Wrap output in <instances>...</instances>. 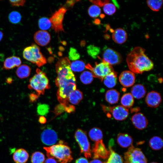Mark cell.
<instances>
[{
    "label": "cell",
    "mask_w": 163,
    "mask_h": 163,
    "mask_svg": "<svg viewBox=\"0 0 163 163\" xmlns=\"http://www.w3.org/2000/svg\"><path fill=\"white\" fill-rule=\"evenodd\" d=\"M145 51L140 47H136L127 56L126 61L129 68L134 73L142 74L154 67L153 62L145 54Z\"/></svg>",
    "instance_id": "1"
},
{
    "label": "cell",
    "mask_w": 163,
    "mask_h": 163,
    "mask_svg": "<svg viewBox=\"0 0 163 163\" xmlns=\"http://www.w3.org/2000/svg\"><path fill=\"white\" fill-rule=\"evenodd\" d=\"M48 157H52L62 163H68L73 160L70 148L63 141L60 140L56 144L44 147Z\"/></svg>",
    "instance_id": "2"
},
{
    "label": "cell",
    "mask_w": 163,
    "mask_h": 163,
    "mask_svg": "<svg viewBox=\"0 0 163 163\" xmlns=\"http://www.w3.org/2000/svg\"><path fill=\"white\" fill-rule=\"evenodd\" d=\"M36 74L30 78L28 88L34 90L39 96L44 94L45 90L49 89V80L45 72L37 68Z\"/></svg>",
    "instance_id": "3"
},
{
    "label": "cell",
    "mask_w": 163,
    "mask_h": 163,
    "mask_svg": "<svg viewBox=\"0 0 163 163\" xmlns=\"http://www.w3.org/2000/svg\"><path fill=\"white\" fill-rule=\"evenodd\" d=\"M24 58L26 60L40 67L46 63V58L41 53L39 47L36 44H32L24 50Z\"/></svg>",
    "instance_id": "4"
},
{
    "label": "cell",
    "mask_w": 163,
    "mask_h": 163,
    "mask_svg": "<svg viewBox=\"0 0 163 163\" xmlns=\"http://www.w3.org/2000/svg\"><path fill=\"white\" fill-rule=\"evenodd\" d=\"M71 62L66 57L61 58L56 65V70L57 76L56 79L66 80L75 79L74 74L70 68Z\"/></svg>",
    "instance_id": "5"
},
{
    "label": "cell",
    "mask_w": 163,
    "mask_h": 163,
    "mask_svg": "<svg viewBox=\"0 0 163 163\" xmlns=\"http://www.w3.org/2000/svg\"><path fill=\"white\" fill-rule=\"evenodd\" d=\"M85 68L91 71L94 77L98 78L102 81L107 75L114 71L112 65L103 60L99 63L95 62L94 67L87 64Z\"/></svg>",
    "instance_id": "6"
},
{
    "label": "cell",
    "mask_w": 163,
    "mask_h": 163,
    "mask_svg": "<svg viewBox=\"0 0 163 163\" xmlns=\"http://www.w3.org/2000/svg\"><path fill=\"white\" fill-rule=\"evenodd\" d=\"M74 137L78 144L81 154H83L86 158L91 157L90 143L88 138L86 132L78 129L75 131Z\"/></svg>",
    "instance_id": "7"
},
{
    "label": "cell",
    "mask_w": 163,
    "mask_h": 163,
    "mask_svg": "<svg viewBox=\"0 0 163 163\" xmlns=\"http://www.w3.org/2000/svg\"><path fill=\"white\" fill-rule=\"evenodd\" d=\"M125 163H147V160L141 149L132 145L124 154Z\"/></svg>",
    "instance_id": "8"
},
{
    "label": "cell",
    "mask_w": 163,
    "mask_h": 163,
    "mask_svg": "<svg viewBox=\"0 0 163 163\" xmlns=\"http://www.w3.org/2000/svg\"><path fill=\"white\" fill-rule=\"evenodd\" d=\"M101 106L103 110L107 116L110 115L117 120H123L128 116V109L122 105H118L112 107L103 105Z\"/></svg>",
    "instance_id": "9"
},
{
    "label": "cell",
    "mask_w": 163,
    "mask_h": 163,
    "mask_svg": "<svg viewBox=\"0 0 163 163\" xmlns=\"http://www.w3.org/2000/svg\"><path fill=\"white\" fill-rule=\"evenodd\" d=\"M67 10L64 7H61L49 18L52 27L56 32L64 31L62 22L65 14Z\"/></svg>",
    "instance_id": "10"
},
{
    "label": "cell",
    "mask_w": 163,
    "mask_h": 163,
    "mask_svg": "<svg viewBox=\"0 0 163 163\" xmlns=\"http://www.w3.org/2000/svg\"><path fill=\"white\" fill-rule=\"evenodd\" d=\"M102 56V60L112 66L119 64L122 61L121 55L117 52L110 48H104Z\"/></svg>",
    "instance_id": "11"
},
{
    "label": "cell",
    "mask_w": 163,
    "mask_h": 163,
    "mask_svg": "<svg viewBox=\"0 0 163 163\" xmlns=\"http://www.w3.org/2000/svg\"><path fill=\"white\" fill-rule=\"evenodd\" d=\"M91 152L94 159L101 158L104 159L108 158L109 153L104 144L102 140L95 142L93 146Z\"/></svg>",
    "instance_id": "12"
},
{
    "label": "cell",
    "mask_w": 163,
    "mask_h": 163,
    "mask_svg": "<svg viewBox=\"0 0 163 163\" xmlns=\"http://www.w3.org/2000/svg\"><path fill=\"white\" fill-rule=\"evenodd\" d=\"M41 139L44 144L50 145L55 144L58 140V136L56 132L51 128L44 130L41 135Z\"/></svg>",
    "instance_id": "13"
},
{
    "label": "cell",
    "mask_w": 163,
    "mask_h": 163,
    "mask_svg": "<svg viewBox=\"0 0 163 163\" xmlns=\"http://www.w3.org/2000/svg\"><path fill=\"white\" fill-rule=\"evenodd\" d=\"M135 79L134 73L128 70L122 72L119 77L120 83L125 87H129L133 86L135 82Z\"/></svg>",
    "instance_id": "14"
},
{
    "label": "cell",
    "mask_w": 163,
    "mask_h": 163,
    "mask_svg": "<svg viewBox=\"0 0 163 163\" xmlns=\"http://www.w3.org/2000/svg\"><path fill=\"white\" fill-rule=\"evenodd\" d=\"M161 101L160 94L155 91H152L148 93L145 99V101L148 106L152 108L158 107Z\"/></svg>",
    "instance_id": "15"
},
{
    "label": "cell",
    "mask_w": 163,
    "mask_h": 163,
    "mask_svg": "<svg viewBox=\"0 0 163 163\" xmlns=\"http://www.w3.org/2000/svg\"><path fill=\"white\" fill-rule=\"evenodd\" d=\"M131 120L134 126L140 130L146 128L148 123L146 117L141 113H138L134 114L132 116Z\"/></svg>",
    "instance_id": "16"
},
{
    "label": "cell",
    "mask_w": 163,
    "mask_h": 163,
    "mask_svg": "<svg viewBox=\"0 0 163 163\" xmlns=\"http://www.w3.org/2000/svg\"><path fill=\"white\" fill-rule=\"evenodd\" d=\"M34 38L35 43L38 45L44 46L50 43L51 37L46 30H39L35 33Z\"/></svg>",
    "instance_id": "17"
},
{
    "label": "cell",
    "mask_w": 163,
    "mask_h": 163,
    "mask_svg": "<svg viewBox=\"0 0 163 163\" xmlns=\"http://www.w3.org/2000/svg\"><path fill=\"white\" fill-rule=\"evenodd\" d=\"M117 142L121 147L127 148L132 145L133 139L132 137L129 134L125 133H120L117 136Z\"/></svg>",
    "instance_id": "18"
},
{
    "label": "cell",
    "mask_w": 163,
    "mask_h": 163,
    "mask_svg": "<svg viewBox=\"0 0 163 163\" xmlns=\"http://www.w3.org/2000/svg\"><path fill=\"white\" fill-rule=\"evenodd\" d=\"M112 36L113 40L115 43L122 44L126 41L127 38V34L123 29L118 28L113 31Z\"/></svg>",
    "instance_id": "19"
},
{
    "label": "cell",
    "mask_w": 163,
    "mask_h": 163,
    "mask_svg": "<svg viewBox=\"0 0 163 163\" xmlns=\"http://www.w3.org/2000/svg\"><path fill=\"white\" fill-rule=\"evenodd\" d=\"M21 63V60L19 57L13 56L5 59L2 68L4 69L10 70L15 67H19Z\"/></svg>",
    "instance_id": "20"
},
{
    "label": "cell",
    "mask_w": 163,
    "mask_h": 163,
    "mask_svg": "<svg viewBox=\"0 0 163 163\" xmlns=\"http://www.w3.org/2000/svg\"><path fill=\"white\" fill-rule=\"evenodd\" d=\"M29 155L27 151L20 148L15 151L13 155V159L15 163H25L29 158Z\"/></svg>",
    "instance_id": "21"
},
{
    "label": "cell",
    "mask_w": 163,
    "mask_h": 163,
    "mask_svg": "<svg viewBox=\"0 0 163 163\" xmlns=\"http://www.w3.org/2000/svg\"><path fill=\"white\" fill-rule=\"evenodd\" d=\"M131 94L135 98L139 99L145 95L146 91L145 87L142 84H136L133 86L131 90Z\"/></svg>",
    "instance_id": "22"
},
{
    "label": "cell",
    "mask_w": 163,
    "mask_h": 163,
    "mask_svg": "<svg viewBox=\"0 0 163 163\" xmlns=\"http://www.w3.org/2000/svg\"><path fill=\"white\" fill-rule=\"evenodd\" d=\"M120 94L117 90L111 89L107 90L105 94L106 101L110 104L117 103L119 100Z\"/></svg>",
    "instance_id": "23"
},
{
    "label": "cell",
    "mask_w": 163,
    "mask_h": 163,
    "mask_svg": "<svg viewBox=\"0 0 163 163\" xmlns=\"http://www.w3.org/2000/svg\"><path fill=\"white\" fill-rule=\"evenodd\" d=\"M104 85L107 88H111L114 87L117 82V74L114 71L107 75L103 79Z\"/></svg>",
    "instance_id": "24"
},
{
    "label": "cell",
    "mask_w": 163,
    "mask_h": 163,
    "mask_svg": "<svg viewBox=\"0 0 163 163\" xmlns=\"http://www.w3.org/2000/svg\"><path fill=\"white\" fill-rule=\"evenodd\" d=\"M109 155L106 162L104 163H123V157L114 152L111 146H109Z\"/></svg>",
    "instance_id": "25"
},
{
    "label": "cell",
    "mask_w": 163,
    "mask_h": 163,
    "mask_svg": "<svg viewBox=\"0 0 163 163\" xmlns=\"http://www.w3.org/2000/svg\"><path fill=\"white\" fill-rule=\"evenodd\" d=\"M31 72L30 67L26 64H23L18 67L16 73L19 78L23 79L28 77L30 75Z\"/></svg>",
    "instance_id": "26"
},
{
    "label": "cell",
    "mask_w": 163,
    "mask_h": 163,
    "mask_svg": "<svg viewBox=\"0 0 163 163\" xmlns=\"http://www.w3.org/2000/svg\"><path fill=\"white\" fill-rule=\"evenodd\" d=\"M83 98V93L78 89L72 91L69 94L68 98L69 102L74 105L78 104Z\"/></svg>",
    "instance_id": "27"
},
{
    "label": "cell",
    "mask_w": 163,
    "mask_h": 163,
    "mask_svg": "<svg viewBox=\"0 0 163 163\" xmlns=\"http://www.w3.org/2000/svg\"><path fill=\"white\" fill-rule=\"evenodd\" d=\"M149 144L152 149L155 150H160L163 147L162 139L159 136H154L150 139Z\"/></svg>",
    "instance_id": "28"
},
{
    "label": "cell",
    "mask_w": 163,
    "mask_h": 163,
    "mask_svg": "<svg viewBox=\"0 0 163 163\" xmlns=\"http://www.w3.org/2000/svg\"><path fill=\"white\" fill-rule=\"evenodd\" d=\"M89 136L91 140L97 142L102 140L103 137L102 130L97 127H94L91 129L89 132Z\"/></svg>",
    "instance_id": "29"
},
{
    "label": "cell",
    "mask_w": 163,
    "mask_h": 163,
    "mask_svg": "<svg viewBox=\"0 0 163 163\" xmlns=\"http://www.w3.org/2000/svg\"><path fill=\"white\" fill-rule=\"evenodd\" d=\"M134 103L133 97L130 93L124 94L121 99V103L122 105L126 108L132 107Z\"/></svg>",
    "instance_id": "30"
},
{
    "label": "cell",
    "mask_w": 163,
    "mask_h": 163,
    "mask_svg": "<svg viewBox=\"0 0 163 163\" xmlns=\"http://www.w3.org/2000/svg\"><path fill=\"white\" fill-rule=\"evenodd\" d=\"M93 78L91 72L87 71H85L82 73L80 77L81 82L85 85L89 84L91 83L93 81Z\"/></svg>",
    "instance_id": "31"
},
{
    "label": "cell",
    "mask_w": 163,
    "mask_h": 163,
    "mask_svg": "<svg viewBox=\"0 0 163 163\" xmlns=\"http://www.w3.org/2000/svg\"><path fill=\"white\" fill-rule=\"evenodd\" d=\"M148 7L152 11H159L162 7L163 1L161 0H150L146 1Z\"/></svg>",
    "instance_id": "32"
},
{
    "label": "cell",
    "mask_w": 163,
    "mask_h": 163,
    "mask_svg": "<svg viewBox=\"0 0 163 163\" xmlns=\"http://www.w3.org/2000/svg\"><path fill=\"white\" fill-rule=\"evenodd\" d=\"M85 63L82 61L76 60L71 63L70 68L72 71L80 72L85 69Z\"/></svg>",
    "instance_id": "33"
},
{
    "label": "cell",
    "mask_w": 163,
    "mask_h": 163,
    "mask_svg": "<svg viewBox=\"0 0 163 163\" xmlns=\"http://www.w3.org/2000/svg\"><path fill=\"white\" fill-rule=\"evenodd\" d=\"M45 160L44 154L40 152L37 151L32 153L31 158V163H43Z\"/></svg>",
    "instance_id": "34"
},
{
    "label": "cell",
    "mask_w": 163,
    "mask_h": 163,
    "mask_svg": "<svg viewBox=\"0 0 163 163\" xmlns=\"http://www.w3.org/2000/svg\"><path fill=\"white\" fill-rule=\"evenodd\" d=\"M38 24L40 28L43 30L49 29L51 26L49 19L45 17L40 18L39 20Z\"/></svg>",
    "instance_id": "35"
},
{
    "label": "cell",
    "mask_w": 163,
    "mask_h": 163,
    "mask_svg": "<svg viewBox=\"0 0 163 163\" xmlns=\"http://www.w3.org/2000/svg\"><path fill=\"white\" fill-rule=\"evenodd\" d=\"M21 16L20 13L16 11H14L10 13L8 15V20L11 23L16 24L21 21Z\"/></svg>",
    "instance_id": "36"
},
{
    "label": "cell",
    "mask_w": 163,
    "mask_h": 163,
    "mask_svg": "<svg viewBox=\"0 0 163 163\" xmlns=\"http://www.w3.org/2000/svg\"><path fill=\"white\" fill-rule=\"evenodd\" d=\"M101 9L98 6L94 5H91L88 9V14L92 18L98 17L101 13Z\"/></svg>",
    "instance_id": "37"
},
{
    "label": "cell",
    "mask_w": 163,
    "mask_h": 163,
    "mask_svg": "<svg viewBox=\"0 0 163 163\" xmlns=\"http://www.w3.org/2000/svg\"><path fill=\"white\" fill-rule=\"evenodd\" d=\"M49 110L50 106L48 105L40 103L37 107V112L41 116H45L49 113Z\"/></svg>",
    "instance_id": "38"
},
{
    "label": "cell",
    "mask_w": 163,
    "mask_h": 163,
    "mask_svg": "<svg viewBox=\"0 0 163 163\" xmlns=\"http://www.w3.org/2000/svg\"><path fill=\"white\" fill-rule=\"evenodd\" d=\"M104 12L107 14L111 15L113 14L116 11V8L113 4L108 2L103 6Z\"/></svg>",
    "instance_id": "39"
},
{
    "label": "cell",
    "mask_w": 163,
    "mask_h": 163,
    "mask_svg": "<svg viewBox=\"0 0 163 163\" xmlns=\"http://www.w3.org/2000/svg\"><path fill=\"white\" fill-rule=\"evenodd\" d=\"M100 48L93 45L87 47V52L89 55L94 58H96L100 53Z\"/></svg>",
    "instance_id": "40"
},
{
    "label": "cell",
    "mask_w": 163,
    "mask_h": 163,
    "mask_svg": "<svg viewBox=\"0 0 163 163\" xmlns=\"http://www.w3.org/2000/svg\"><path fill=\"white\" fill-rule=\"evenodd\" d=\"M69 59L72 60H75L79 58L80 55L77 50L73 47L70 48L69 53Z\"/></svg>",
    "instance_id": "41"
},
{
    "label": "cell",
    "mask_w": 163,
    "mask_h": 163,
    "mask_svg": "<svg viewBox=\"0 0 163 163\" xmlns=\"http://www.w3.org/2000/svg\"><path fill=\"white\" fill-rule=\"evenodd\" d=\"M65 111L64 106L61 104L57 105L55 108L54 113L56 116H57Z\"/></svg>",
    "instance_id": "42"
},
{
    "label": "cell",
    "mask_w": 163,
    "mask_h": 163,
    "mask_svg": "<svg viewBox=\"0 0 163 163\" xmlns=\"http://www.w3.org/2000/svg\"><path fill=\"white\" fill-rule=\"evenodd\" d=\"M10 3L13 6H23L25 3L26 1L21 0H9Z\"/></svg>",
    "instance_id": "43"
},
{
    "label": "cell",
    "mask_w": 163,
    "mask_h": 163,
    "mask_svg": "<svg viewBox=\"0 0 163 163\" xmlns=\"http://www.w3.org/2000/svg\"><path fill=\"white\" fill-rule=\"evenodd\" d=\"M39 97V96L36 94L34 93H30L29 95V102L30 103H33L36 102Z\"/></svg>",
    "instance_id": "44"
},
{
    "label": "cell",
    "mask_w": 163,
    "mask_h": 163,
    "mask_svg": "<svg viewBox=\"0 0 163 163\" xmlns=\"http://www.w3.org/2000/svg\"><path fill=\"white\" fill-rule=\"evenodd\" d=\"M90 2L93 3L94 5L98 6H103L107 3L109 2V0H91Z\"/></svg>",
    "instance_id": "45"
},
{
    "label": "cell",
    "mask_w": 163,
    "mask_h": 163,
    "mask_svg": "<svg viewBox=\"0 0 163 163\" xmlns=\"http://www.w3.org/2000/svg\"><path fill=\"white\" fill-rule=\"evenodd\" d=\"M75 107L70 104H68L65 107V111L69 113H74L75 111Z\"/></svg>",
    "instance_id": "46"
},
{
    "label": "cell",
    "mask_w": 163,
    "mask_h": 163,
    "mask_svg": "<svg viewBox=\"0 0 163 163\" xmlns=\"http://www.w3.org/2000/svg\"><path fill=\"white\" fill-rule=\"evenodd\" d=\"M75 163H88V160L86 158L81 157L77 159Z\"/></svg>",
    "instance_id": "47"
},
{
    "label": "cell",
    "mask_w": 163,
    "mask_h": 163,
    "mask_svg": "<svg viewBox=\"0 0 163 163\" xmlns=\"http://www.w3.org/2000/svg\"><path fill=\"white\" fill-rule=\"evenodd\" d=\"M44 163H58L56 160L52 157H48L45 161Z\"/></svg>",
    "instance_id": "48"
},
{
    "label": "cell",
    "mask_w": 163,
    "mask_h": 163,
    "mask_svg": "<svg viewBox=\"0 0 163 163\" xmlns=\"http://www.w3.org/2000/svg\"><path fill=\"white\" fill-rule=\"evenodd\" d=\"M77 1H76V0H72V1H67L66 3V6L65 7H64L66 8V7H71L72 6L74 5L75 4V3Z\"/></svg>",
    "instance_id": "49"
},
{
    "label": "cell",
    "mask_w": 163,
    "mask_h": 163,
    "mask_svg": "<svg viewBox=\"0 0 163 163\" xmlns=\"http://www.w3.org/2000/svg\"><path fill=\"white\" fill-rule=\"evenodd\" d=\"M46 121V119L44 116H40L39 118L38 121L41 124L45 123Z\"/></svg>",
    "instance_id": "50"
},
{
    "label": "cell",
    "mask_w": 163,
    "mask_h": 163,
    "mask_svg": "<svg viewBox=\"0 0 163 163\" xmlns=\"http://www.w3.org/2000/svg\"><path fill=\"white\" fill-rule=\"evenodd\" d=\"M13 81V80L12 78L10 77L7 78L6 80V82L9 84H11Z\"/></svg>",
    "instance_id": "51"
},
{
    "label": "cell",
    "mask_w": 163,
    "mask_h": 163,
    "mask_svg": "<svg viewBox=\"0 0 163 163\" xmlns=\"http://www.w3.org/2000/svg\"><path fill=\"white\" fill-rule=\"evenodd\" d=\"M89 163H104V162H102L101 160L99 159H94L91 161Z\"/></svg>",
    "instance_id": "52"
},
{
    "label": "cell",
    "mask_w": 163,
    "mask_h": 163,
    "mask_svg": "<svg viewBox=\"0 0 163 163\" xmlns=\"http://www.w3.org/2000/svg\"><path fill=\"white\" fill-rule=\"evenodd\" d=\"M3 37V32L0 30V41H1V40L2 39Z\"/></svg>",
    "instance_id": "53"
},
{
    "label": "cell",
    "mask_w": 163,
    "mask_h": 163,
    "mask_svg": "<svg viewBox=\"0 0 163 163\" xmlns=\"http://www.w3.org/2000/svg\"><path fill=\"white\" fill-rule=\"evenodd\" d=\"M150 163H158L157 162H150Z\"/></svg>",
    "instance_id": "54"
},
{
    "label": "cell",
    "mask_w": 163,
    "mask_h": 163,
    "mask_svg": "<svg viewBox=\"0 0 163 163\" xmlns=\"http://www.w3.org/2000/svg\"><path fill=\"white\" fill-rule=\"evenodd\" d=\"M61 163H62V162H61Z\"/></svg>",
    "instance_id": "55"
}]
</instances>
